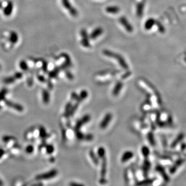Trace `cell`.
Listing matches in <instances>:
<instances>
[{"label": "cell", "instance_id": "6da1fadb", "mask_svg": "<svg viewBox=\"0 0 186 186\" xmlns=\"http://www.w3.org/2000/svg\"><path fill=\"white\" fill-rule=\"evenodd\" d=\"M103 53L104 56H106L109 58H112L115 60H116L119 64L121 66V67L123 68L124 69H128V66L125 60L123 58L117 53H115L113 51H110V50H104L103 51Z\"/></svg>", "mask_w": 186, "mask_h": 186}, {"label": "cell", "instance_id": "7a4b0ae2", "mask_svg": "<svg viewBox=\"0 0 186 186\" xmlns=\"http://www.w3.org/2000/svg\"><path fill=\"white\" fill-rule=\"evenodd\" d=\"M87 96H88V93L87 91H82V92H81L79 96L76 99L75 104L74 106H72L70 111L68 113L67 115L68 116L71 115L74 113V112H75V110L77 109L78 107L79 106L80 102L83 101V100H84L86 97H87Z\"/></svg>", "mask_w": 186, "mask_h": 186}, {"label": "cell", "instance_id": "3957f363", "mask_svg": "<svg viewBox=\"0 0 186 186\" xmlns=\"http://www.w3.org/2000/svg\"><path fill=\"white\" fill-rule=\"evenodd\" d=\"M57 174H58L57 170H56V169H53L48 172L37 175L35 177V179L37 181L47 180L54 177L57 175Z\"/></svg>", "mask_w": 186, "mask_h": 186}, {"label": "cell", "instance_id": "277c9868", "mask_svg": "<svg viewBox=\"0 0 186 186\" xmlns=\"http://www.w3.org/2000/svg\"><path fill=\"white\" fill-rule=\"evenodd\" d=\"M61 1L64 8L67 10L70 15L73 17H76L77 16V10L72 6L69 0H61Z\"/></svg>", "mask_w": 186, "mask_h": 186}, {"label": "cell", "instance_id": "5b68a950", "mask_svg": "<svg viewBox=\"0 0 186 186\" xmlns=\"http://www.w3.org/2000/svg\"><path fill=\"white\" fill-rule=\"evenodd\" d=\"M81 43L82 44V46L85 48H89L91 47L90 43H89V36L88 35L86 31L83 29L81 30Z\"/></svg>", "mask_w": 186, "mask_h": 186}, {"label": "cell", "instance_id": "8992f818", "mask_svg": "<svg viewBox=\"0 0 186 186\" xmlns=\"http://www.w3.org/2000/svg\"><path fill=\"white\" fill-rule=\"evenodd\" d=\"M22 77H23V73H22L17 72V73H15L14 75H13L12 76H10V77H8L5 78L3 80V82L5 84H9L14 83L17 80L21 79Z\"/></svg>", "mask_w": 186, "mask_h": 186}, {"label": "cell", "instance_id": "52a82bcc", "mask_svg": "<svg viewBox=\"0 0 186 186\" xmlns=\"http://www.w3.org/2000/svg\"><path fill=\"white\" fill-rule=\"evenodd\" d=\"M119 22L128 32L131 33L133 31V27L131 25L130 22L128 21V20L126 17H124V16L121 17L119 19Z\"/></svg>", "mask_w": 186, "mask_h": 186}, {"label": "cell", "instance_id": "ba28073f", "mask_svg": "<svg viewBox=\"0 0 186 186\" xmlns=\"http://www.w3.org/2000/svg\"><path fill=\"white\" fill-rule=\"evenodd\" d=\"M5 104L7 106L10 107V108L14 109L15 110H17L18 111L22 112L24 110L23 106H22L21 104H18L17 103H15L14 102H12L10 100H8V99H5L4 100Z\"/></svg>", "mask_w": 186, "mask_h": 186}, {"label": "cell", "instance_id": "9c48e42d", "mask_svg": "<svg viewBox=\"0 0 186 186\" xmlns=\"http://www.w3.org/2000/svg\"><path fill=\"white\" fill-rule=\"evenodd\" d=\"M102 160V168H101V179L100 182L102 184H104L106 182L105 176L106 174V156L100 158Z\"/></svg>", "mask_w": 186, "mask_h": 186}, {"label": "cell", "instance_id": "30bf717a", "mask_svg": "<svg viewBox=\"0 0 186 186\" xmlns=\"http://www.w3.org/2000/svg\"><path fill=\"white\" fill-rule=\"evenodd\" d=\"M91 119V116L89 115H86L80 119V121H78L77 123L75 126V131L79 130L80 128L82 126H83L85 124L87 123Z\"/></svg>", "mask_w": 186, "mask_h": 186}, {"label": "cell", "instance_id": "8fae6325", "mask_svg": "<svg viewBox=\"0 0 186 186\" xmlns=\"http://www.w3.org/2000/svg\"><path fill=\"white\" fill-rule=\"evenodd\" d=\"M112 119V115L110 113L106 114L104 116V118L101 121L100 124V127L102 129H104L107 126L109 125V123Z\"/></svg>", "mask_w": 186, "mask_h": 186}, {"label": "cell", "instance_id": "7c38bea8", "mask_svg": "<svg viewBox=\"0 0 186 186\" xmlns=\"http://www.w3.org/2000/svg\"><path fill=\"white\" fill-rule=\"evenodd\" d=\"M125 176H126V180L129 185H132L134 184H133L134 183H135V178L134 174L132 170L130 169H128L127 170Z\"/></svg>", "mask_w": 186, "mask_h": 186}, {"label": "cell", "instance_id": "4fadbf2b", "mask_svg": "<svg viewBox=\"0 0 186 186\" xmlns=\"http://www.w3.org/2000/svg\"><path fill=\"white\" fill-rule=\"evenodd\" d=\"M14 8L13 2L11 1H8V4L5 6L3 10V13L6 16H10L12 15Z\"/></svg>", "mask_w": 186, "mask_h": 186}, {"label": "cell", "instance_id": "5bb4252c", "mask_svg": "<svg viewBox=\"0 0 186 186\" xmlns=\"http://www.w3.org/2000/svg\"><path fill=\"white\" fill-rule=\"evenodd\" d=\"M104 30L100 27H98L94 30L92 33L89 35V38L92 39H95L97 38L98 37L101 36L103 33Z\"/></svg>", "mask_w": 186, "mask_h": 186}, {"label": "cell", "instance_id": "9a60e30c", "mask_svg": "<svg viewBox=\"0 0 186 186\" xmlns=\"http://www.w3.org/2000/svg\"><path fill=\"white\" fill-rule=\"evenodd\" d=\"M134 154L133 152L131 151H126L124 153L121 158V161L123 163L127 162L129 160L133 158Z\"/></svg>", "mask_w": 186, "mask_h": 186}, {"label": "cell", "instance_id": "2e32d148", "mask_svg": "<svg viewBox=\"0 0 186 186\" xmlns=\"http://www.w3.org/2000/svg\"><path fill=\"white\" fill-rule=\"evenodd\" d=\"M184 160L183 159L180 158L178 160H177L175 163H174V165L171 167V169L170 170V173L172 174L174 173L176 171L177 169L184 163Z\"/></svg>", "mask_w": 186, "mask_h": 186}, {"label": "cell", "instance_id": "e0dca14e", "mask_svg": "<svg viewBox=\"0 0 186 186\" xmlns=\"http://www.w3.org/2000/svg\"><path fill=\"white\" fill-rule=\"evenodd\" d=\"M106 11L107 13L111 14H117L120 11V8L117 6L112 5L106 7Z\"/></svg>", "mask_w": 186, "mask_h": 186}, {"label": "cell", "instance_id": "ac0fdd59", "mask_svg": "<svg viewBox=\"0 0 186 186\" xmlns=\"http://www.w3.org/2000/svg\"><path fill=\"white\" fill-rule=\"evenodd\" d=\"M156 170L160 174H161V175L162 176L163 178L164 179V181H169V177L167 176L166 172L164 171V168L162 166L158 165L156 167Z\"/></svg>", "mask_w": 186, "mask_h": 186}, {"label": "cell", "instance_id": "d6986e66", "mask_svg": "<svg viewBox=\"0 0 186 186\" xmlns=\"http://www.w3.org/2000/svg\"><path fill=\"white\" fill-rule=\"evenodd\" d=\"M123 86V84L121 82H118L116 83L112 92V94L114 96H116L119 94V93L121 92V89H122Z\"/></svg>", "mask_w": 186, "mask_h": 186}, {"label": "cell", "instance_id": "ffe728a7", "mask_svg": "<svg viewBox=\"0 0 186 186\" xmlns=\"http://www.w3.org/2000/svg\"><path fill=\"white\" fill-rule=\"evenodd\" d=\"M185 135L183 133H180L177 137V138L175 139V140L172 143L171 145V148H174L178 144L181 142V140H183L184 138Z\"/></svg>", "mask_w": 186, "mask_h": 186}, {"label": "cell", "instance_id": "44dd1931", "mask_svg": "<svg viewBox=\"0 0 186 186\" xmlns=\"http://www.w3.org/2000/svg\"><path fill=\"white\" fill-rule=\"evenodd\" d=\"M10 41L12 44H15L17 43L18 39H19V37H18V35L17 34V33L15 31H12L10 32Z\"/></svg>", "mask_w": 186, "mask_h": 186}, {"label": "cell", "instance_id": "7402d4cb", "mask_svg": "<svg viewBox=\"0 0 186 186\" xmlns=\"http://www.w3.org/2000/svg\"><path fill=\"white\" fill-rule=\"evenodd\" d=\"M42 97H43V101L45 104H48L50 102V96L48 91L46 89H44L42 92Z\"/></svg>", "mask_w": 186, "mask_h": 186}, {"label": "cell", "instance_id": "603a6c76", "mask_svg": "<svg viewBox=\"0 0 186 186\" xmlns=\"http://www.w3.org/2000/svg\"><path fill=\"white\" fill-rule=\"evenodd\" d=\"M8 92L7 88L4 87L0 90V102L2 101H4V100L5 99V96L7 95Z\"/></svg>", "mask_w": 186, "mask_h": 186}, {"label": "cell", "instance_id": "cb8c5ba5", "mask_svg": "<svg viewBox=\"0 0 186 186\" xmlns=\"http://www.w3.org/2000/svg\"><path fill=\"white\" fill-rule=\"evenodd\" d=\"M39 132L40 138L43 139H46L47 138H48V135L46 133V129L43 126H41L39 128Z\"/></svg>", "mask_w": 186, "mask_h": 186}, {"label": "cell", "instance_id": "d4e9b609", "mask_svg": "<svg viewBox=\"0 0 186 186\" xmlns=\"http://www.w3.org/2000/svg\"><path fill=\"white\" fill-rule=\"evenodd\" d=\"M155 23V20L153 19H148L144 24V27H145V29L146 30H150L152 26L154 25V24Z\"/></svg>", "mask_w": 186, "mask_h": 186}, {"label": "cell", "instance_id": "484cf974", "mask_svg": "<svg viewBox=\"0 0 186 186\" xmlns=\"http://www.w3.org/2000/svg\"><path fill=\"white\" fill-rule=\"evenodd\" d=\"M154 181V179H144L142 181L138 182L137 184H136L137 185H148V184H150L152 183Z\"/></svg>", "mask_w": 186, "mask_h": 186}, {"label": "cell", "instance_id": "4316f807", "mask_svg": "<svg viewBox=\"0 0 186 186\" xmlns=\"http://www.w3.org/2000/svg\"><path fill=\"white\" fill-rule=\"evenodd\" d=\"M19 66L20 68L23 71H27L29 70V66L25 60H22L20 61L19 63Z\"/></svg>", "mask_w": 186, "mask_h": 186}, {"label": "cell", "instance_id": "83f0119b", "mask_svg": "<svg viewBox=\"0 0 186 186\" xmlns=\"http://www.w3.org/2000/svg\"><path fill=\"white\" fill-rule=\"evenodd\" d=\"M89 156L91 157L93 162L95 164L97 165V164H98L99 161H98V159L97 158V157L95 155L94 152H93L92 150L89 152Z\"/></svg>", "mask_w": 186, "mask_h": 186}, {"label": "cell", "instance_id": "f1b7e54d", "mask_svg": "<svg viewBox=\"0 0 186 186\" xmlns=\"http://www.w3.org/2000/svg\"><path fill=\"white\" fill-rule=\"evenodd\" d=\"M97 154L100 158L106 156V150L103 147H100L97 151Z\"/></svg>", "mask_w": 186, "mask_h": 186}, {"label": "cell", "instance_id": "f546056e", "mask_svg": "<svg viewBox=\"0 0 186 186\" xmlns=\"http://www.w3.org/2000/svg\"><path fill=\"white\" fill-rule=\"evenodd\" d=\"M141 152L142 153V155L145 158H148V156L150 155V150L147 146H143L141 150Z\"/></svg>", "mask_w": 186, "mask_h": 186}, {"label": "cell", "instance_id": "4dcf8cb0", "mask_svg": "<svg viewBox=\"0 0 186 186\" xmlns=\"http://www.w3.org/2000/svg\"><path fill=\"white\" fill-rule=\"evenodd\" d=\"M46 152L48 154H51L54 151V147L52 144H47L45 146Z\"/></svg>", "mask_w": 186, "mask_h": 186}, {"label": "cell", "instance_id": "1f68e13d", "mask_svg": "<svg viewBox=\"0 0 186 186\" xmlns=\"http://www.w3.org/2000/svg\"><path fill=\"white\" fill-rule=\"evenodd\" d=\"M143 5L142 4H139L137 6V14L138 17H140L143 14Z\"/></svg>", "mask_w": 186, "mask_h": 186}, {"label": "cell", "instance_id": "d6a6232c", "mask_svg": "<svg viewBox=\"0 0 186 186\" xmlns=\"http://www.w3.org/2000/svg\"><path fill=\"white\" fill-rule=\"evenodd\" d=\"M15 138L12 136L10 135H4L2 138L3 142L5 143H8L10 142V141L15 140Z\"/></svg>", "mask_w": 186, "mask_h": 186}, {"label": "cell", "instance_id": "836d02e7", "mask_svg": "<svg viewBox=\"0 0 186 186\" xmlns=\"http://www.w3.org/2000/svg\"><path fill=\"white\" fill-rule=\"evenodd\" d=\"M148 141L151 144V145H152V146L155 145V140H154V135H152V133H148Z\"/></svg>", "mask_w": 186, "mask_h": 186}, {"label": "cell", "instance_id": "e575fe53", "mask_svg": "<svg viewBox=\"0 0 186 186\" xmlns=\"http://www.w3.org/2000/svg\"><path fill=\"white\" fill-rule=\"evenodd\" d=\"M74 135V133L73 131L70 129H68L66 131V138H69V139H71L73 137Z\"/></svg>", "mask_w": 186, "mask_h": 186}, {"label": "cell", "instance_id": "d590c367", "mask_svg": "<svg viewBox=\"0 0 186 186\" xmlns=\"http://www.w3.org/2000/svg\"><path fill=\"white\" fill-rule=\"evenodd\" d=\"M150 162L148 161V160H146L143 164V171L145 172L148 171V170L150 169Z\"/></svg>", "mask_w": 186, "mask_h": 186}, {"label": "cell", "instance_id": "8d00e7d4", "mask_svg": "<svg viewBox=\"0 0 186 186\" xmlns=\"http://www.w3.org/2000/svg\"><path fill=\"white\" fill-rule=\"evenodd\" d=\"M34 148L33 145H29L27 146L26 148H25V151L27 154H31L32 153L34 152Z\"/></svg>", "mask_w": 186, "mask_h": 186}, {"label": "cell", "instance_id": "74e56055", "mask_svg": "<svg viewBox=\"0 0 186 186\" xmlns=\"http://www.w3.org/2000/svg\"><path fill=\"white\" fill-rule=\"evenodd\" d=\"M76 137L79 140H84V135L83 133H81L79 130L76 131V133H75Z\"/></svg>", "mask_w": 186, "mask_h": 186}, {"label": "cell", "instance_id": "f35d334b", "mask_svg": "<svg viewBox=\"0 0 186 186\" xmlns=\"http://www.w3.org/2000/svg\"><path fill=\"white\" fill-rule=\"evenodd\" d=\"M58 69H55L54 70L52 71L51 73H49V77L50 78L56 77V76L58 75Z\"/></svg>", "mask_w": 186, "mask_h": 186}, {"label": "cell", "instance_id": "ab89813d", "mask_svg": "<svg viewBox=\"0 0 186 186\" xmlns=\"http://www.w3.org/2000/svg\"><path fill=\"white\" fill-rule=\"evenodd\" d=\"M93 139V136L92 135H84V140L86 141H91Z\"/></svg>", "mask_w": 186, "mask_h": 186}, {"label": "cell", "instance_id": "60d3db41", "mask_svg": "<svg viewBox=\"0 0 186 186\" xmlns=\"http://www.w3.org/2000/svg\"><path fill=\"white\" fill-rule=\"evenodd\" d=\"M37 78H38L39 81H40V82H44L45 81V78L44 76H43L41 75H38L37 76Z\"/></svg>", "mask_w": 186, "mask_h": 186}, {"label": "cell", "instance_id": "b9f144b4", "mask_svg": "<svg viewBox=\"0 0 186 186\" xmlns=\"http://www.w3.org/2000/svg\"><path fill=\"white\" fill-rule=\"evenodd\" d=\"M150 106L149 104H145L143 105V106H142V109L145 110V111H148L149 109H150Z\"/></svg>", "mask_w": 186, "mask_h": 186}, {"label": "cell", "instance_id": "7bdbcfd3", "mask_svg": "<svg viewBox=\"0 0 186 186\" xmlns=\"http://www.w3.org/2000/svg\"><path fill=\"white\" fill-rule=\"evenodd\" d=\"M5 152L4 150L2 148H0V159L5 154Z\"/></svg>", "mask_w": 186, "mask_h": 186}, {"label": "cell", "instance_id": "ee69618b", "mask_svg": "<svg viewBox=\"0 0 186 186\" xmlns=\"http://www.w3.org/2000/svg\"><path fill=\"white\" fill-rule=\"evenodd\" d=\"M186 145L185 144H183V145H181V150H184L185 149H186Z\"/></svg>", "mask_w": 186, "mask_h": 186}, {"label": "cell", "instance_id": "f6af8a7d", "mask_svg": "<svg viewBox=\"0 0 186 186\" xmlns=\"http://www.w3.org/2000/svg\"><path fill=\"white\" fill-rule=\"evenodd\" d=\"M70 185H72V186H82V185L79 184H75V183H71L70 184Z\"/></svg>", "mask_w": 186, "mask_h": 186}, {"label": "cell", "instance_id": "bcb514c9", "mask_svg": "<svg viewBox=\"0 0 186 186\" xmlns=\"http://www.w3.org/2000/svg\"><path fill=\"white\" fill-rule=\"evenodd\" d=\"M2 185H3V183L2 181V180L0 179V186H2Z\"/></svg>", "mask_w": 186, "mask_h": 186}, {"label": "cell", "instance_id": "7dc6e473", "mask_svg": "<svg viewBox=\"0 0 186 186\" xmlns=\"http://www.w3.org/2000/svg\"><path fill=\"white\" fill-rule=\"evenodd\" d=\"M2 109V106H1V104H0V109Z\"/></svg>", "mask_w": 186, "mask_h": 186}, {"label": "cell", "instance_id": "c3c4849f", "mask_svg": "<svg viewBox=\"0 0 186 186\" xmlns=\"http://www.w3.org/2000/svg\"><path fill=\"white\" fill-rule=\"evenodd\" d=\"M1 66L0 65V69H1Z\"/></svg>", "mask_w": 186, "mask_h": 186}]
</instances>
